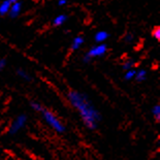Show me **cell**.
Wrapping results in <instances>:
<instances>
[{
    "instance_id": "6da1fadb",
    "label": "cell",
    "mask_w": 160,
    "mask_h": 160,
    "mask_svg": "<svg viewBox=\"0 0 160 160\" xmlns=\"http://www.w3.org/2000/svg\"><path fill=\"white\" fill-rule=\"evenodd\" d=\"M66 97L71 107L76 108L79 113L82 122L86 128L89 130H96L102 120V116L90 100L88 95L80 91L71 90L66 94Z\"/></svg>"
},
{
    "instance_id": "7a4b0ae2",
    "label": "cell",
    "mask_w": 160,
    "mask_h": 160,
    "mask_svg": "<svg viewBox=\"0 0 160 160\" xmlns=\"http://www.w3.org/2000/svg\"><path fill=\"white\" fill-rule=\"evenodd\" d=\"M40 114L42 116L43 121H45L53 130H55L57 133H64V132H65L66 130L65 125L63 124V122L61 121L53 112H51L50 110H48V108H43L42 111L40 112Z\"/></svg>"
},
{
    "instance_id": "3957f363",
    "label": "cell",
    "mask_w": 160,
    "mask_h": 160,
    "mask_svg": "<svg viewBox=\"0 0 160 160\" xmlns=\"http://www.w3.org/2000/svg\"><path fill=\"white\" fill-rule=\"evenodd\" d=\"M27 120L28 117L25 114H21L19 116H17L15 118V120L12 122V124L8 127V134L9 135H15L18 132H20L22 129L25 127L27 124Z\"/></svg>"
},
{
    "instance_id": "277c9868",
    "label": "cell",
    "mask_w": 160,
    "mask_h": 160,
    "mask_svg": "<svg viewBox=\"0 0 160 160\" xmlns=\"http://www.w3.org/2000/svg\"><path fill=\"white\" fill-rule=\"evenodd\" d=\"M108 48L107 46V43H97L94 47H92L91 49H89V51L86 53L88 56H89L92 60L95 59V58H101L104 57L105 54L108 53Z\"/></svg>"
},
{
    "instance_id": "5b68a950",
    "label": "cell",
    "mask_w": 160,
    "mask_h": 160,
    "mask_svg": "<svg viewBox=\"0 0 160 160\" xmlns=\"http://www.w3.org/2000/svg\"><path fill=\"white\" fill-rule=\"evenodd\" d=\"M22 9H23L22 1H17L15 3H12L11 8H9V12L8 13V16L11 19H17L20 15H21Z\"/></svg>"
},
{
    "instance_id": "8992f818",
    "label": "cell",
    "mask_w": 160,
    "mask_h": 160,
    "mask_svg": "<svg viewBox=\"0 0 160 160\" xmlns=\"http://www.w3.org/2000/svg\"><path fill=\"white\" fill-rule=\"evenodd\" d=\"M85 42V37L83 35H78L72 39L70 45V51L71 52H76V51H79L82 46L84 45Z\"/></svg>"
},
{
    "instance_id": "52a82bcc",
    "label": "cell",
    "mask_w": 160,
    "mask_h": 160,
    "mask_svg": "<svg viewBox=\"0 0 160 160\" xmlns=\"http://www.w3.org/2000/svg\"><path fill=\"white\" fill-rule=\"evenodd\" d=\"M110 36L111 34L108 31H105V30H99V31H97L95 33L94 40L96 43H103L110 38Z\"/></svg>"
},
{
    "instance_id": "ba28073f",
    "label": "cell",
    "mask_w": 160,
    "mask_h": 160,
    "mask_svg": "<svg viewBox=\"0 0 160 160\" xmlns=\"http://www.w3.org/2000/svg\"><path fill=\"white\" fill-rule=\"evenodd\" d=\"M67 20H68V16L65 15V13H60V15H58L54 18L52 25L54 27H61L67 22Z\"/></svg>"
},
{
    "instance_id": "9c48e42d",
    "label": "cell",
    "mask_w": 160,
    "mask_h": 160,
    "mask_svg": "<svg viewBox=\"0 0 160 160\" xmlns=\"http://www.w3.org/2000/svg\"><path fill=\"white\" fill-rule=\"evenodd\" d=\"M16 73L19 78H21L22 80L26 81V82H32L33 81V77L28 72V71L23 69V68H18L16 70Z\"/></svg>"
},
{
    "instance_id": "30bf717a",
    "label": "cell",
    "mask_w": 160,
    "mask_h": 160,
    "mask_svg": "<svg viewBox=\"0 0 160 160\" xmlns=\"http://www.w3.org/2000/svg\"><path fill=\"white\" fill-rule=\"evenodd\" d=\"M11 5L12 3L9 2V0H2V1H0V16H8Z\"/></svg>"
},
{
    "instance_id": "8fae6325",
    "label": "cell",
    "mask_w": 160,
    "mask_h": 160,
    "mask_svg": "<svg viewBox=\"0 0 160 160\" xmlns=\"http://www.w3.org/2000/svg\"><path fill=\"white\" fill-rule=\"evenodd\" d=\"M147 77H148L147 70L146 69H138V70H137V72H135L134 80L139 83V82H144V81L147 80Z\"/></svg>"
},
{
    "instance_id": "7c38bea8",
    "label": "cell",
    "mask_w": 160,
    "mask_h": 160,
    "mask_svg": "<svg viewBox=\"0 0 160 160\" xmlns=\"http://www.w3.org/2000/svg\"><path fill=\"white\" fill-rule=\"evenodd\" d=\"M134 65H135V61L133 59H127L124 61L123 64H122V69L128 70V69L134 68Z\"/></svg>"
},
{
    "instance_id": "4fadbf2b",
    "label": "cell",
    "mask_w": 160,
    "mask_h": 160,
    "mask_svg": "<svg viewBox=\"0 0 160 160\" xmlns=\"http://www.w3.org/2000/svg\"><path fill=\"white\" fill-rule=\"evenodd\" d=\"M135 72H137V69H134V68L125 70V73H124L125 81H132V80H134Z\"/></svg>"
},
{
    "instance_id": "5bb4252c",
    "label": "cell",
    "mask_w": 160,
    "mask_h": 160,
    "mask_svg": "<svg viewBox=\"0 0 160 160\" xmlns=\"http://www.w3.org/2000/svg\"><path fill=\"white\" fill-rule=\"evenodd\" d=\"M152 115L156 122L160 121V105L159 104H155L154 107L152 108Z\"/></svg>"
},
{
    "instance_id": "9a60e30c",
    "label": "cell",
    "mask_w": 160,
    "mask_h": 160,
    "mask_svg": "<svg viewBox=\"0 0 160 160\" xmlns=\"http://www.w3.org/2000/svg\"><path fill=\"white\" fill-rule=\"evenodd\" d=\"M30 108H31L33 111L37 112V113H40L43 108V107L42 104H40L39 102H37V101H34V100L30 101Z\"/></svg>"
},
{
    "instance_id": "2e32d148",
    "label": "cell",
    "mask_w": 160,
    "mask_h": 160,
    "mask_svg": "<svg viewBox=\"0 0 160 160\" xmlns=\"http://www.w3.org/2000/svg\"><path fill=\"white\" fill-rule=\"evenodd\" d=\"M123 40H124V42H126V43H132V42H133V40H134V35L132 34V33H130V32H127L124 35Z\"/></svg>"
},
{
    "instance_id": "e0dca14e",
    "label": "cell",
    "mask_w": 160,
    "mask_h": 160,
    "mask_svg": "<svg viewBox=\"0 0 160 160\" xmlns=\"http://www.w3.org/2000/svg\"><path fill=\"white\" fill-rule=\"evenodd\" d=\"M152 35H153V37H154L156 40H157V42H159V40H160V27L159 26L155 27V28L153 29Z\"/></svg>"
},
{
    "instance_id": "ac0fdd59",
    "label": "cell",
    "mask_w": 160,
    "mask_h": 160,
    "mask_svg": "<svg viewBox=\"0 0 160 160\" xmlns=\"http://www.w3.org/2000/svg\"><path fill=\"white\" fill-rule=\"evenodd\" d=\"M6 64H8V60L5 58H1L0 59V72H2V70L6 67Z\"/></svg>"
},
{
    "instance_id": "d6986e66",
    "label": "cell",
    "mask_w": 160,
    "mask_h": 160,
    "mask_svg": "<svg viewBox=\"0 0 160 160\" xmlns=\"http://www.w3.org/2000/svg\"><path fill=\"white\" fill-rule=\"evenodd\" d=\"M82 60H83V62L84 63H86V64H89V63H91V61H92V59L87 55V54H85V55L83 56V58H82Z\"/></svg>"
},
{
    "instance_id": "ffe728a7",
    "label": "cell",
    "mask_w": 160,
    "mask_h": 160,
    "mask_svg": "<svg viewBox=\"0 0 160 160\" xmlns=\"http://www.w3.org/2000/svg\"><path fill=\"white\" fill-rule=\"evenodd\" d=\"M69 0H58V5L59 6H64V5H67V3H68Z\"/></svg>"
},
{
    "instance_id": "44dd1931",
    "label": "cell",
    "mask_w": 160,
    "mask_h": 160,
    "mask_svg": "<svg viewBox=\"0 0 160 160\" xmlns=\"http://www.w3.org/2000/svg\"><path fill=\"white\" fill-rule=\"evenodd\" d=\"M17 1H20V0H9V2H11V3H15Z\"/></svg>"
}]
</instances>
